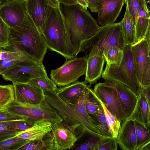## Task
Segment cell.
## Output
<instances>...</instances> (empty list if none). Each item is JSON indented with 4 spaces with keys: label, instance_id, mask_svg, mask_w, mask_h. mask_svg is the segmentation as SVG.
Segmentation results:
<instances>
[{
    "label": "cell",
    "instance_id": "cell-1",
    "mask_svg": "<svg viewBox=\"0 0 150 150\" xmlns=\"http://www.w3.org/2000/svg\"><path fill=\"white\" fill-rule=\"evenodd\" d=\"M91 86L90 85L87 87L79 99L73 103L62 100L57 95L56 91L44 92L45 100L56 109L63 119L62 124L72 131L77 138L87 131L99 134L85 107L86 100Z\"/></svg>",
    "mask_w": 150,
    "mask_h": 150
},
{
    "label": "cell",
    "instance_id": "cell-2",
    "mask_svg": "<svg viewBox=\"0 0 150 150\" xmlns=\"http://www.w3.org/2000/svg\"><path fill=\"white\" fill-rule=\"evenodd\" d=\"M59 8L75 57L82 43L94 35L100 26L87 9L79 4L60 3Z\"/></svg>",
    "mask_w": 150,
    "mask_h": 150
},
{
    "label": "cell",
    "instance_id": "cell-3",
    "mask_svg": "<svg viewBox=\"0 0 150 150\" xmlns=\"http://www.w3.org/2000/svg\"><path fill=\"white\" fill-rule=\"evenodd\" d=\"M7 50L22 52L43 64L48 49L43 36L28 14L19 24L9 28Z\"/></svg>",
    "mask_w": 150,
    "mask_h": 150
},
{
    "label": "cell",
    "instance_id": "cell-4",
    "mask_svg": "<svg viewBox=\"0 0 150 150\" xmlns=\"http://www.w3.org/2000/svg\"><path fill=\"white\" fill-rule=\"evenodd\" d=\"M42 34L47 48L61 54L66 60L75 57L59 8H51Z\"/></svg>",
    "mask_w": 150,
    "mask_h": 150
},
{
    "label": "cell",
    "instance_id": "cell-5",
    "mask_svg": "<svg viewBox=\"0 0 150 150\" xmlns=\"http://www.w3.org/2000/svg\"><path fill=\"white\" fill-rule=\"evenodd\" d=\"M131 45H125L123 50V56L120 65L106 64L101 76L105 80L117 82L129 88L138 97L141 86L134 72Z\"/></svg>",
    "mask_w": 150,
    "mask_h": 150
},
{
    "label": "cell",
    "instance_id": "cell-6",
    "mask_svg": "<svg viewBox=\"0 0 150 150\" xmlns=\"http://www.w3.org/2000/svg\"><path fill=\"white\" fill-rule=\"evenodd\" d=\"M122 21L100 27L97 32L90 38L83 42L79 52L87 54L91 48L96 46L101 50L103 56L110 46L116 45L123 50L125 44L122 31Z\"/></svg>",
    "mask_w": 150,
    "mask_h": 150
},
{
    "label": "cell",
    "instance_id": "cell-7",
    "mask_svg": "<svg viewBox=\"0 0 150 150\" xmlns=\"http://www.w3.org/2000/svg\"><path fill=\"white\" fill-rule=\"evenodd\" d=\"M4 109L20 116L26 120L35 123L45 120L52 125L63 121L56 109L45 100L35 104H22L14 101Z\"/></svg>",
    "mask_w": 150,
    "mask_h": 150
},
{
    "label": "cell",
    "instance_id": "cell-8",
    "mask_svg": "<svg viewBox=\"0 0 150 150\" xmlns=\"http://www.w3.org/2000/svg\"><path fill=\"white\" fill-rule=\"evenodd\" d=\"M150 32L141 40L131 45L135 74L141 87L150 86Z\"/></svg>",
    "mask_w": 150,
    "mask_h": 150
},
{
    "label": "cell",
    "instance_id": "cell-9",
    "mask_svg": "<svg viewBox=\"0 0 150 150\" xmlns=\"http://www.w3.org/2000/svg\"><path fill=\"white\" fill-rule=\"evenodd\" d=\"M88 55L66 60L59 67L51 71L50 76L58 87L69 84L78 81L86 73Z\"/></svg>",
    "mask_w": 150,
    "mask_h": 150
},
{
    "label": "cell",
    "instance_id": "cell-10",
    "mask_svg": "<svg viewBox=\"0 0 150 150\" xmlns=\"http://www.w3.org/2000/svg\"><path fill=\"white\" fill-rule=\"evenodd\" d=\"M97 97L112 114L120 122L127 119L123 111L115 89L105 83L96 84L93 90Z\"/></svg>",
    "mask_w": 150,
    "mask_h": 150
},
{
    "label": "cell",
    "instance_id": "cell-11",
    "mask_svg": "<svg viewBox=\"0 0 150 150\" xmlns=\"http://www.w3.org/2000/svg\"><path fill=\"white\" fill-rule=\"evenodd\" d=\"M1 75L4 80L13 83H27L35 78L47 76L43 64L16 65L6 70Z\"/></svg>",
    "mask_w": 150,
    "mask_h": 150
},
{
    "label": "cell",
    "instance_id": "cell-12",
    "mask_svg": "<svg viewBox=\"0 0 150 150\" xmlns=\"http://www.w3.org/2000/svg\"><path fill=\"white\" fill-rule=\"evenodd\" d=\"M27 14L25 0H5L0 4V17L9 28L20 24Z\"/></svg>",
    "mask_w": 150,
    "mask_h": 150
},
{
    "label": "cell",
    "instance_id": "cell-13",
    "mask_svg": "<svg viewBox=\"0 0 150 150\" xmlns=\"http://www.w3.org/2000/svg\"><path fill=\"white\" fill-rule=\"evenodd\" d=\"M15 101L22 104H39L45 100V96L40 88L28 83H13Z\"/></svg>",
    "mask_w": 150,
    "mask_h": 150
},
{
    "label": "cell",
    "instance_id": "cell-14",
    "mask_svg": "<svg viewBox=\"0 0 150 150\" xmlns=\"http://www.w3.org/2000/svg\"><path fill=\"white\" fill-rule=\"evenodd\" d=\"M28 14L42 33L51 7L47 0H25Z\"/></svg>",
    "mask_w": 150,
    "mask_h": 150
},
{
    "label": "cell",
    "instance_id": "cell-15",
    "mask_svg": "<svg viewBox=\"0 0 150 150\" xmlns=\"http://www.w3.org/2000/svg\"><path fill=\"white\" fill-rule=\"evenodd\" d=\"M105 59L101 50L93 46L88 55L85 81L90 84L96 83L103 72Z\"/></svg>",
    "mask_w": 150,
    "mask_h": 150
},
{
    "label": "cell",
    "instance_id": "cell-16",
    "mask_svg": "<svg viewBox=\"0 0 150 150\" xmlns=\"http://www.w3.org/2000/svg\"><path fill=\"white\" fill-rule=\"evenodd\" d=\"M102 5L98 11V21L102 26L115 22L119 16L125 0H100Z\"/></svg>",
    "mask_w": 150,
    "mask_h": 150
},
{
    "label": "cell",
    "instance_id": "cell-17",
    "mask_svg": "<svg viewBox=\"0 0 150 150\" xmlns=\"http://www.w3.org/2000/svg\"><path fill=\"white\" fill-rule=\"evenodd\" d=\"M24 53L2 49L0 52V75L10 67L21 64H42Z\"/></svg>",
    "mask_w": 150,
    "mask_h": 150
},
{
    "label": "cell",
    "instance_id": "cell-18",
    "mask_svg": "<svg viewBox=\"0 0 150 150\" xmlns=\"http://www.w3.org/2000/svg\"><path fill=\"white\" fill-rule=\"evenodd\" d=\"M51 131L53 136L55 150L70 149L77 140L75 134L62 122L52 125Z\"/></svg>",
    "mask_w": 150,
    "mask_h": 150
},
{
    "label": "cell",
    "instance_id": "cell-19",
    "mask_svg": "<svg viewBox=\"0 0 150 150\" xmlns=\"http://www.w3.org/2000/svg\"><path fill=\"white\" fill-rule=\"evenodd\" d=\"M117 144L124 150H136V138L134 120H123L117 137Z\"/></svg>",
    "mask_w": 150,
    "mask_h": 150
},
{
    "label": "cell",
    "instance_id": "cell-20",
    "mask_svg": "<svg viewBox=\"0 0 150 150\" xmlns=\"http://www.w3.org/2000/svg\"><path fill=\"white\" fill-rule=\"evenodd\" d=\"M105 81V83L115 89L122 110L127 118H128L135 108L138 97L129 89L118 83L113 81Z\"/></svg>",
    "mask_w": 150,
    "mask_h": 150
},
{
    "label": "cell",
    "instance_id": "cell-21",
    "mask_svg": "<svg viewBox=\"0 0 150 150\" xmlns=\"http://www.w3.org/2000/svg\"><path fill=\"white\" fill-rule=\"evenodd\" d=\"M88 82L76 81L69 84L58 88L57 95L64 101L73 103L77 101L81 96L85 88L91 84Z\"/></svg>",
    "mask_w": 150,
    "mask_h": 150
},
{
    "label": "cell",
    "instance_id": "cell-22",
    "mask_svg": "<svg viewBox=\"0 0 150 150\" xmlns=\"http://www.w3.org/2000/svg\"><path fill=\"white\" fill-rule=\"evenodd\" d=\"M107 138L98 133L87 131L77 138L76 141L71 149L97 150Z\"/></svg>",
    "mask_w": 150,
    "mask_h": 150
},
{
    "label": "cell",
    "instance_id": "cell-23",
    "mask_svg": "<svg viewBox=\"0 0 150 150\" xmlns=\"http://www.w3.org/2000/svg\"><path fill=\"white\" fill-rule=\"evenodd\" d=\"M150 108L146 99L140 93L133 110L127 119L134 120L141 124L145 128L150 129Z\"/></svg>",
    "mask_w": 150,
    "mask_h": 150
},
{
    "label": "cell",
    "instance_id": "cell-24",
    "mask_svg": "<svg viewBox=\"0 0 150 150\" xmlns=\"http://www.w3.org/2000/svg\"><path fill=\"white\" fill-rule=\"evenodd\" d=\"M52 125L46 120H42L31 127L18 133L16 136L30 141L41 139L47 133L51 131Z\"/></svg>",
    "mask_w": 150,
    "mask_h": 150
},
{
    "label": "cell",
    "instance_id": "cell-25",
    "mask_svg": "<svg viewBox=\"0 0 150 150\" xmlns=\"http://www.w3.org/2000/svg\"><path fill=\"white\" fill-rule=\"evenodd\" d=\"M146 2L142 6L135 26V43L142 39L150 32V14Z\"/></svg>",
    "mask_w": 150,
    "mask_h": 150
},
{
    "label": "cell",
    "instance_id": "cell-26",
    "mask_svg": "<svg viewBox=\"0 0 150 150\" xmlns=\"http://www.w3.org/2000/svg\"><path fill=\"white\" fill-rule=\"evenodd\" d=\"M121 21L122 31L125 45L134 44L135 26L126 7L125 15Z\"/></svg>",
    "mask_w": 150,
    "mask_h": 150
},
{
    "label": "cell",
    "instance_id": "cell-27",
    "mask_svg": "<svg viewBox=\"0 0 150 150\" xmlns=\"http://www.w3.org/2000/svg\"><path fill=\"white\" fill-rule=\"evenodd\" d=\"M19 150H55L51 131L47 133L41 139L29 141Z\"/></svg>",
    "mask_w": 150,
    "mask_h": 150
},
{
    "label": "cell",
    "instance_id": "cell-28",
    "mask_svg": "<svg viewBox=\"0 0 150 150\" xmlns=\"http://www.w3.org/2000/svg\"><path fill=\"white\" fill-rule=\"evenodd\" d=\"M91 119L93 125L100 135L106 137H113L110 132L102 107L98 110Z\"/></svg>",
    "mask_w": 150,
    "mask_h": 150
},
{
    "label": "cell",
    "instance_id": "cell-29",
    "mask_svg": "<svg viewBox=\"0 0 150 150\" xmlns=\"http://www.w3.org/2000/svg\"><path fill=\"white\" fill-rule=\"evenodd\" d=\"M15 100L13 85L0 84V109H4Z\"/></svg>",
    "mask_w": 150,
    "mask_h": 150
},
{
    "label": "cell",
    "instance_id": "cell-30",
    "mask_svg": "<svg viewBox=\"0 0 150 150\" xmlns=\"http://www.w3.org/2000/svg\"><path fill=\"white\" fill-rule=\"evenodd\" d=\"M136 138V150L150 142V129L145 128L141 124L134 120Z\"/></svg>",
    "mask_w": 150,
    "mask_h": 150
},
{
    "label": "cell",
    "instance_id": "cell-31",
    "mask_svg": "<svg viewBox=\"0 0 150 150\" xmlns=\"http://www.w3.org/2000/svg\"><path fill=\"white\" fill-rule=\"evenodd\" d=\"M123 56V50L116 45L109 47L104 55L107 64L119 65Z\"/></svg>",
    "mask_w": 150,
    "mask_h": 150
},
{
    "label": "cell",
    "instance_id": "cell-32",
    "mask_svg": "<svg viewBox=\"0 0 150 150\" xmlns=\"http://www.w3.org/2000/svg\"><path fill=\"white\" fill-rule=\"evenodd\" d=\"M85 105L87 112L91 118L99 109L102 107L101 103L91 88L86 100Z\"/></svg>",
    "mask_w": 150,
    "mask_h": 150
},
{
    "label": "cell",
    "instance_id": "cell-33",
    "mask_svg": "<svg viewBox=\"0 0 150 150\" xmlns=\"http://www.w3.org/2000/svg\"><path fill=\"white\" fill-rule=\"evenodd\" d=\"M29 141L15 136L0 141V150H18Z\"/></svg>",
    "mask_w": 150,
    "mask_h": 150
},
{
    "label": "cell",
    "instance_id": "cell-34",
    "mask_svg": "<svg viewBox=\"0 0 150 150\" xmlns=\"http://www.w3.org/2000/svg\"><path fill=\"white\" fill-rule=\"evenodd\" d=\"M28 83L41 89L44 92L57 91L58 88L54 82L48 76L32 79Z\"/></svg>",
    "mask_w": 150,
    "mask_h": 150
},
{
    "label": "cell",
    "instance_id": "cell-35",
    "mask_svg": "<svg viewBox=\"0 0 150 150\" xmlns=\"http://www.w3.org/2000/svg\"><path fill=\"white\" fill-rule=\"evenodd\" d=\"M101 103L106 116L110 132L113 138H117L120 127L121 122L109 111L104 105Z\"/></svg>",
    "mask_w": 150,
    "mask_h": 150
},
{
    "label": "cell",
    "instance_id": "cell-36",
    "mask_svg": "<svg viewBox=\"0 0 150 150\" xmlns=\"http://www.w3.org/2000/svg\"><path fill=\"white\" fill-rule=\"evenodd\" d=\"M129 15L135 25L139 11L141 7L146 3V0H125Z\"/></svg>",
    "mask_w": 150,
    "mask_h": 150
},
{
    "label": "cell",
    "instance_id": "cell-37",
    "mask_svg": "<svg viewBox=\"0 0 150 150\" xmlns=\"http://www.w3.org/2000/svg\"><path fill=\"white\" fill-rule=\"evenodd\" d=\"M36 123L24 119L16 120L10 121L8 128L11 130L18 133L31 127Z\"/></svg>",
    "mask_w": 150,
    "mask_h": 150
},
{
    "label": "cell",
    "instance_id": "cell-38",
    "mask_svg": "<svg viewBox=\"0 0 150 150\" xmlns=\"http://www.w3.org/2000/svg\"><path fill=\"white\" fill-rule=\"evenodd\" d=\"M9 27L0 17V45L4 49L10 46Z\"/></svg>",
    "mask_w": 150,
    "mask_h": 150
},
{
    "label": "cell",
    "instance_id": "cell-39",
    "mask_svg": "<svg viewBox=\"0 0 150 150\" xmlns=\"http://www.w3.org/2000/svg\"><path fill=\"white\" fill-rule=\"evenodd\" d=\"M10 122H0V141L15 136L18 133L8 128Z\"/></svg>",
    "mask_w": 150,
    "mask_h": 150
},
{
    "label": "cell",
    "instance_id": "cell-40",
    "mask_svg": "<svg viewBox=\"0 0 150 150\" xmlns=\"http://www.w3.org/2000/svg\"><path fill=\"white\" fill-rule=\"evenodd\" d=\"M23 119H24L20 115L4 109H0V122Z\"/></svg>",
    "mask_w": 150,
    "mask_h": 150
},
{
    "label": "cell",
    "instance_id": "cell-41",
    "mask_svg": "<svg viewBox=\"0 0 150 150\" xmlns=\"http://www.w3.org/2000/svg\"><path fill=\"white\" fill-rule=\"evenodd\" d=\"M117 144L116 138L108 137L98 148L97 150H117Z\"/></svg>",
    "mask_w": 150,
    "mask_h": 150
},
{
    "label": "cell",
    "instance_id": "cell-42",
    "mask_svg": "<svg viewBox=\"0 0 150 150\" xmlns=\"http://www.w3.org/2000/svg\"><path fill=\"white\" fill-rule=\"evenodd\" d=\"M88 4V7L93 13H98L102 4L100 0H86Z\"/></svg>",
    "mask_w": 150,
    "mask_h": 150
},
{
    "label": "cell",
    "instance_id": "cell-43",
    "mask_svg": "<svg viewBox=\"0 0 150 150\" xmlns=\"http://www.w3.org/2000/svg\"><path fill=\"white\" fill-rule=\"evenodd\" d=\"M146 99L149 106L150 105V86L147 87H141L140 93Z\"/></svg>",
    "mask_w": 150,
    "mask_h": 150
},
{
    "label": "cell",
    "instance_id": "cell-44",
    "mask_svg": "<svg viewBox=\"0 0 150 150\" xmlns=\"http://www.w3.org/2000/svg\"><path fill=\"white\" fill-rule=\"evenodd\" d=\"M49 5L52 8H59L60 3L57 0H47Z\"/></svg>",
    "mask_w": 150,
    "mask_h": 150
},
{
    "label": "cell",
    "instance_id": "cell-45",
    "mask_svg": "<svg viewBox=\"0 0 150 150\" xmlns=\"http://www.w3.org/2000/svg\"><path fill=\"white\" fill-rule=\"evenodd\" d=\"M60 4L64 5H70L77 4L78 3L76 0H57Z\"/></svg>",
    "mask_w": 150,
    "mask_h": 150
},
{
    "label": "cell",
    "instance_id": "cell-46",
    "mask_svg": "<svg viewBox=\"0 0 150 150\" xmlns=\"http://www.w3.org/2000/svg\"><path fill=\"white\" fill-rule=\"evenodd\" d=\"M76 1L78 4L87 9L88 7V4L86 0H76Z\"/></svg>",
    "mask_w": 150,
    "mask_h": 150
},
{
    "label": "cell",
    "instance_id": "cell-47",
    "mask_svg": "<svg viewBox=\"0 0 150 150\" xmlns=\"http://www.w3.org/2000/svg\"><path fill=\"white\" fill-rule=\"evenodd\" d=\"M139 150H150V142L142 147Z\"/></svg>",
    "mask_w": 150,
    "mask_h": 150
},
{
    "label": "cell",
    "instance_id": "cell-48",
    "mask_svg": "<svg viewBox=\"0 0 150 150\" xmlns=\"http://www.w3.org/2000/svg\"><path fill=\"white\" fill-rule=\"evenodd\" d=\"M4 1V0H0V4Z\"/></svg>",
    "mask_w": 150,
    "mask_h": 150
},
{
    "label": "cell",
    "instance_id": "cell-49",
    "mask_svg": "<svg viewBox=\"0 0 150 150\" xmlns=\"http://www.w3.org/2000/svg\"><path fill=\"white\" fill-rule=\"evenodd\" d=\"M2 49V48L0 45V52L1 51V50Z\"/></svg>",
    "mask_w": 150,
    "mask_h": 150
},
{
    "label": "cell",
    "instance_id": "cell-50",
    "mask_svg": "<svg viewBox=\"0 0 150 150\" xmlns=\"http://www.w3.org/2000/svg\"><path fill=\"white\" fill-rule=\"evenodd\" d=\"M6 0V1H8V0Z\"/></svg>",
    "mask_w": 150,
    "mask_h": 150
}]
</instances>
